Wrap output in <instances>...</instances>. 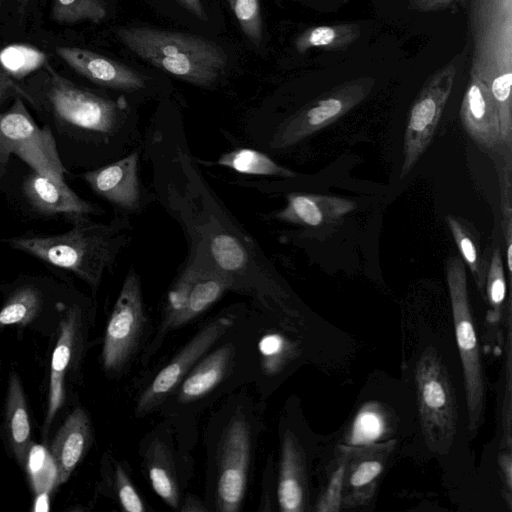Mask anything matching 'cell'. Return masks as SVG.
Instances as JSON below:
<instances>
[{"label": "cell", "mask_w": 512, "mask_h": 512, "mask_svg": "<svg viewBox=\"0 0 512 512\" xmlns=\"http://www.w3.org/2000/svg\"><path fill=\"white\" fill-rule=\"evenodd\" d=\"M123 227L95 223L88 217L72 222L65 233L25 234L1 239L9 247L73 273L94 291L125 243Z\"/></svg>", "instance_id": "1"}, {"label": "cell", "mask_w": 512, "mask_h": 512, "mask_svg": "<svg viewBox=\"0 0 512 512\" xmlns=\"http://www.w3.org/2000/svg\"><path fill=\"white\" fill-rule=\"evenodd\" d=\"M117 36L141 59L194 85L214 84L227 64L224 50L201 36L146 27L120 28Z\"/></svg>", "instance_id": "2"}, {"label": "cell", "mask_w": 512, "mask_h": 512, "mask_svg": "<svg viewBox=\"0 0 512 512\" xmlns=\"http://www.w3.org/2000/svg\"><path fill=\"white\" fill-rule=\"evenodd\" d=\"M415 380L424 441L432 452L446 455L457 434L458 407L450 376L434 347L420 356Z\"/></svg>", "instance_id": "3"}, {"label": "cell", "mask_w": 512, "mask_h": 512, "mask_svg": "<svg viewBox=\"0 0 512 512\" xmlns=\"http://www.w3.org/2000/svg\"><path fill=\"white\" fill-rule=\"evenodd\" d=\"M446 278L457 346L462 362L468 430L472 435L483 421L485 383L481 354L468 298L466 266L460 257L450 256L447 259Z\"/></svg>", "instance_id": "4"}, {"label": "cell", "mask_w": 512, "mask_h": 512, "mask_svg": "<svg viewBox=\"0 0 512 512\" xmlns=\"http://www.w3.org/2000/svg\"><path fill=\"white\" fill-rule=\"evenodd\" d=\"M46 71L43 104L58 124L100 136L116 132L125 108L121 103L79 87L48 65Z\"/></svg>", "instance_id": "5"}, {"label": "cell", "mask_w": 512, "mask_h": 512, "mask_svg": "<svg viewBox=\"0 0 512 512\" xmlns=\"http://www.w3.org/2000/svg\"><path fill=\"white\" fill-rule=\"evenodd\" d=\"M21 97L14 98L8 110L0 112V178L5 174L11 154L32 170L64 180L63 166L54 137L48 127H39Z\"/></svg>", "instance_id": "6"}, {"label": "cell", "mask_w": 512, "mask_h": 512, "mask_svg": "<svg viewBox=\"0 0 512 512\" xmlns=\"http://www.w3.org/2000/svg\"><path fill=\"white\" fill-rule=\"evenodd\" d=\"M229 289L232 281L198 257L191 259L170 289L157 337L151 345L153 352L168 332L189 323Z\"/></svg>", "instance_id": "7"}, {"label": "cell", "mask_w": 512, "mask_h": 512, "mask_svg": "<svg viewBox=\"0 0 512 512\" xmlns=\"http://www.w3.org/2000/svg\"><path fill=\"white\" fill-rule=\"evenodd\" d=\"M147 325L139 277L130 269L108 319L101 363L109 375H118L137 353Z\"/></svg>", "instance_id": "8"}, {"label": "cell", "mask_w": 512, "mask_h": 512, "mask_svg": "<svg viewBox=\"0 0 512 512\" xmlns=\"http://www.w3.org/2000/svg\"><path fill=\"white\" fill-rule=\"evenodd\" d=\"M251 428L247 419L235 415L225 427L217 457L216 509L236 512L243 503L251 459Z\"/></svg>", "instance_id": "9"}, {"label": "cell", "mask_w": 512, "mask_h": 512, "mask_svg": "<svg viewBox=\"0 0 512 512\" xmlns=\"http://www.w3.org/2000/svg\"><path fill=\"white\" fill-rule=\"evenodd\" d=\"M232 325L231 317L222 316L209 322L198 331L142 391L137 400L136 415L144 416L162 404Z\"/></svg>", "instance_id": "10"}, {"label": "cell", "mask_w": 512, "mask_h": 512, "mask_svg": "<svg viewBox=\"0 0 512 512\" xmlns=\"http://www.w3.org/2000/svg\"><path fill=\"white\" fill-rule=\"evenodd\" d=\"M395 443V440H388L339 447L345 456L341 506L354 508L371 500Z\"/></svg>", "instance_id": "11"}, {"label": "cell", "mask_w": 512, "mask_h": 512, "mask_svg": "<svg viewBox=\"0 0 512 512\" xmlns=\"http://www.w3.org/2000/svg\"><path fill=\"white\" fill-rule=\"evenodd\" d=\"M62 310L59 334L51 357L44 433H47L65 403V377L83 344L85 322L81 307L78 304H72L63 306Z\"/></svg>", "instance_id": "12"}, {"label": "cell", "mask_w": 512, "mask_h": 512, "mask_svg": "<svg viewBox=\"0 0 512 512\" xmlns=\"http://www.w3.org/2000/svg\"><path fill=\"white\" fill-rule=\"evenodd\" d=\"M24 198L34 211L45 216H62L71 223L100 209L77 195L61 179H55L31 170L22 184Z\"/></svg>", "instance_id": "13"}, {"label": "cell", "mask_w": 512, "mask_h": 512, "mask_svg": "<svg viewBox=\"0 0 512 512\" xmlns=\"http://www.w3.org/2000/svg\"><path fill=\"white\" fill-rule=\"evenodd\" d=\"M138 160L139 154L132 152L113 163L85 172L82 178L97 195L112 205L135 211L141 203Z\"/></svg>", "instance_id": "14"}, {"label": "cell", "mask_w": 512, "mask_h": 512, "mask_svg": "<svg viewBox=\"0 0 512 512\" xmlns=\"http://www.w3.org/2000/svg\"><path fill=\"white\" fill-rule=\"evenodd\" d=\"M56 53L78 74L98 85L122 91H137L145 86L137 71L98 53L69 46L57 47Z\"/></svg>", "instance_id": "15"}, {"label": "cell", "mask_w": 512, "mask_h": 512, "mask_svg": "<svg viewBox=\"0 0 512 512\" xmlns=\"http://www.w3.org/2000/svg\"><path fill=\"white\" fill-rule=\"evenodd\" d=\"M356 208L347 198L307 193L287 196L286 206L275 214L278 220L306 228L334 226Z\"/></svg>", "instance_id": "16"}, {"label": "cell", "mask_w": 512, "mask_h": 512, "mask_svg": "<svg viewBox=\"0 0 512 512\" xmlns=\"http://www.w3.org/2000/svg\"><path fill=\"white\" fill-rule=\"evenodd\" d=\"M279 508L283 512H303L308 504L305 454L297 437L287 430L282 438L277 485Z\"/></svg>", "instance_id": "17"}, {"label": "cell", "mask_w": 512, "mask_h": 512, "mask_svg": "<svg viewBox=\"0 0 512 512\" xmlns=\"http://www.w3.org/2000/svg\"><path fill=\"white\" fill-rule=\"evenodd\" d=\"M92 441V426L87 412L77 407L59 428L50 446L56 470V485L68 481Z\"/></svg>", "instance_id": "18"}, {"label": "cell", "mask_w": 512, "mask_h": 512, "mask_svg": "<svg viewBox=\"0 0 512 512\" xmlns=\"http://www.w3.org/2000/svg\"><path fill=\"white\" fill-rule=\"evenodd\" d=\"M4 425L10 449L18 465L26 469L33 446L29 409L17 372L9 375L4 407Z\"/></svg>", "instance_id": "19"}, {"label": "cell", "mask_w": 512, "mask_h": 512, "mask_svg": "<svg viewBox=\"0 0 512 512\" xmlns=\"http://www.w3.org/2000/svg\"><path fill=\"white\" fill-rule=\"evenodd\" d=\"M462 121L466 132L481 148L494 152L505 148L495 103L477 85H472L467 92Z\"/></svg>", "instance_id": "20"}, {"label": "cell", "mask_w": 512, "mask_h": 512, "mask_svg": "<svg viewBox=\"0 0 512 512\" xmlns=\"http://www.w3.org/2000/svg\"><path fill=\"white\" fill-rule=\"evenodd\" d=\"M234 355V346L225 344L203 356L181 381L177 400L196 401L215 388L224 378Z\"/></svg>", "instance_id": "21"}, {"label": "cell", "mask_w": 512, "mask_h": 512, "mask_svg": "<svg viewBox=\"0 0 512 512\" xmlns=\"http://www.w3.org/2000/svg\"><path fill=\"white\" fill-rule=\"evenodd\" d=\"M145 464L155 493L171 508L180 507V488L176 466L169 447L160 440L153 441L146 453Z\"/></svg>", "instance_id": "22"}, {"label": "cell", "mask_w": 512, "mask_h": 512, "mask_svg": "<svg viewBox=\"0 0 512 512\" xmlns=\"http://www.w3.org/2000/svg\"><path fill=\"white\" fill-rule=\"evenodd\" d=\"M43 293L33 285H24L12 292L0 309V329L31 323L42 311Z\"/></svg>", "instance_id": "23"}, {"label": "cell", "mask_w": 512, "mask_h": 512, "mask_svg": "<svg viewBox=\"0 0 512 512\" xmlns=\"http://www.w3.org/2000/svg\"><path fill=\"white\" fill-rule=\"evenodd\" d=\"M216 164L238 173L250 175L294 177L296 174L271 159L263 152L250 148H237L224 153Z\"/></svg>", "instance_id": "24"}, {"label": "cell", "mask_w": 512, "mask_h": 512, "mask_svg": "<svg viewBox=\"0 0 512 512\" xmlns=\"http://www.w3.org/2000/svg\"><path fill=\"white\" fill-rule=\"evenodd\" d=\"M446 221L462 258L469 267L478 289L482 291L488 263L481 256L477 239L465 223L457 217L448 215Z\"/></svg>", "instance_id": "25"}, {"label": "cell", "mask_w": 512, "mask_h": 512, "mask_svg": "<svg viewBox=\"0 0 512 512\" xmlns=\"http://www.w3.org/2000/svg\"><path fill=\"white\" fill-rule=\"evenodd\" d=\"M46 62L44 52L27 44H12L0 50V67L14 80L39 70Z\"/></svg>", "instance_id": "26"}, {"label": "cell", "mask_w": 512, "mask_h": 512, "mask_svg": "<svg viewBox=\"0 0 512 512\" xmlns=\"http://www.w3.org/2000/svg\"><path fill=\"white\" fill-rule=\"evenodd\" d=\"M106 15L104 0H53L51 9L52 19L60 24L100 23Z\"/></svg>", "instance_id": "27"}, {"label": "cell", "mask_w": 512, "mask_h": 512, "mask_svg": "<svg viewBox=\"0 0 512 512\" xmlns=\"http://www.w3.org/2000/svg\"><path fill=\"white\" fill-rule=\"evenodd\" d=\"M385 424L384 413L379 405L366 404L353 422L349 433V444L361 446L375 442L384 434Z\"/></svg>", "instance_id": "28"}, {"label": "cell", "mask_w": 512, "mask_h": 512, "mask_svg": "<svg viewBox=\"0 0 512 512\" xmlns=\"http://www.w3.org/2000/svg\"><path fill=\"white\" fill-rule=\"evenodd\" d=\"M486 293L489 304L488 318L497 323L501 318L502 305L506 295V281L501 249L497 245L490 257L486 272Z\"/></svg>", "instance_id": "29"}, {"label": "cell", "mask_w": 512, "mask_h": 512, "mask_svg": "<svg viewBox=\"0 0 512 512\" xmlns=\"http://www.w3.org/2000/svg\"><path fill=\"white\" fill-rule=\"evenodd\" d=\"M231 10L245 36L255 45L263 39L259 0H228Z\"/></svg>", "instance_id": "30"}, {"label": "cell", "mask_w": 512, "mask_h": 512, "mask_svg": "<svg viewBox=\"0 0 512 512\" xmlns=\"http://www.w3.org/2000/svg\"><path fill=\"white\" fill-rule=\"evenodd\" d=\"M502 229L505 243V258L509 275L512 272V183L511 167L504 168L501 184Z\"/></svg>", "instance_id": "31"}, {"label": "cell", "mask_w": 512, "mask_h": 512, "mask_svg": "<svg viewBox=\"0 0 512 512\" xmlns=\"http://www.w3.org/2000/svg\"><path fill=\"white\" fill-rule=\"evenodd\" d=\"M339 458L337 466L332 472L326 490L320 496L316 505L318 512H337L341 508L344 472H345V456L339 448Z\"/></svg>", "instance_id": "32"}, {"label": "cell", "mask_w": 512, "mask_h": 512, "mask_svg": "<svg viewBox=\"0 0 512 512\" xmlns=\"http://www.w3.org/2000/svg\"><path fill=\"white\" fill-rule=\"evenodd\" d=\"M115 492L122 510L127 512H145L146 507L130 477L121 465L115 468Z\"/></svg>", "instance_id": "33"}, {"label": "cell", "mask_w": 512, "mask_h": 512, "mask_svg": "<svg viewBox=\"0 0 512 512\" xmlns=\"http://www.w3.org/2000/svg\"><path fill=\"white\" fill-rule=\"evenodd\" d=\"M507 361H506V391L503 405V435L507 450L511 449V320L508 318L507 337Z\"/></svg>", "instance_id": "34"}, {"label": "cell", "mask_w": 512, "mask_h": 512, "mask_svg": "<svg viewBox=\"0 0 512 512\" xmlns=\"http://www.w3.org/2000/svg\"><path fill=\"white\" fill-rule=\"evenodd\" d=\"M17 97H21L35 107L37 106V102L32 94L18 85L16 81L0 67V106L8 99Z\"/></svg>", "instance_id": "35"}, {"label": "cell", "mask_w": 512, "mask_h": 512, "mask_svg": "<svg viewBox=\"0 0 512 512\" xmlns=\"http://www.w3.org/2000/svg\"><path fill=\"white\" fill-rule=\"evenodd\" d=\"M335 38V31L331 27L320 26L311 31L308 42L313 46L330 44Z\"/></svg>", "instance_id": "36"}, {"label": "cell", "mask_w": 512, "mask_h": 512, "mask_svg": "<svg viewBox=\"0 0 512 512\" xmlns=\"http://www.w3.org/2000/svg\"><path fill=\"white\" fill-rule=\"evenodd\" d=\"M499 465H500V470L502 472V475H503V481H504V487L505 489L507 490V501H508V505H510L511 503V480H512V477H511V465H512V460H511V452L510 451H507V452H504V453H500L499 455Z\"/></svg>", "instance_id": "37"}, {"label": "cell", "mask_w": 512, "mask_h": 512, "mask_svg": "<svg viewBox=\"0 0 512 512\" xmlns=\"http://www.w3.org/2000/svg\"><path fill=\"white\" fill-rule=\"evenodd\" d=\"M179 509L183 512L207 511L208 508L195 496L187 495L180 504Z\"/></svg>", "instance_id": "38"}, {"label": "cell", "mask_w": 512, "mask_h": 512, "mask_svg": "<svg viewBox=\"0 0 512 512\" xmlns=\"http://www.w3.org/2000/svg\"><path fill=\"white\" fill-rule=\"evenodd\" d=\"M187 10L200 20H207V14L200 0H178Z\"/></svg>", "instance_id": "39"}, {"label": "cell", "mask_w": 512, "mask_h": 512, "mask_svg": "<svg viewBox=\"0 0 512 512\" xmlns=\"http://www.w3.org/2000/svg\"><path fill=\"white\" fill-rule=\"evenodd\" d=\"M31 0H16L18 11L20 14H24Z\"/></svg>", "instance_id": "40"}, {"label": "cell", "mask_w": 512, "mask_h": 512, "mask_svg": "<svg viewBox=\"0 0 512 512\" xmlns=\"http://www.w3.org/2000/svg\"><path fill=\"white\" fill-rule=\"evenodd\" d=\"M2 2H3V0H0V6H1Z\"/></svg>", "instance_id": "41"}]
</instances>
